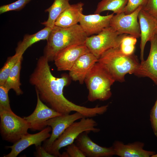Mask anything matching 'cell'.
<instances>
[{
    "mask_svg": "<svg viewBox=\"0 0 157 157\" xmlns=\"http://www.w3.org/2000/svg\"><path fill=\"white\" fill-rule=\"evenodd\" d=\"M144 143L136 141L125 144L122 142L115 141L113 147L115 155L120 157H149L156 154L155 152L144 150Z\"/></svg>",
    "mask_w": 157,
    "mask_h": 157,
    "instance_id": "18",
    "label": "cell"
},
{
    "mask_svg": "<svg viewBox=\"0 0 157 157\" xmlns=\"http://www.w3.org/2000/svg\"><path fill=\"white\" fill-rule=\"evenodd\" d=\"M128 0H102L99 2L94 14H99L106 11H111L114 13L124 12Z\"/></svg>",
    "mask_w": 157,
    "mask_h": 157,
    "instance_id": "23",
    "label": "cell"
},
{
    "mask_svg": "<svg viewBox=\"0 0 157 157\" xmlns=\"http://www.w3.org/2000/svg\"><path fill=\"white\" fill-rule=\"evenodd\" d=\"M88 37L79 24L66 28L55 26L47 40L44 56L49 62L54 61L58 53L65 47L73 45H85Z\"/></svg>",
    "mask_w": 157,
    "mask_h": 157,
    "instance_id": "2",
    "label": "cell"
},
{
    "mask_svg": "<svg viewBox=\"0 0 157 157\" xmlns=\"http://www.w3.org/2000/svg\"><path fill=\"white\" fill-rule=\"evenodd\" d=\"M37 103L33 112L24 118L29 124V129L33 131L42 130L46 127V122L51 118L62 115L46 105L36 93Z\"/></svg>",
    "mask_w": 157,
    "mask_h": 157,
    "instance_id": "10",
    "label": "cell"
},
{
    "mask_svg": "<svg viewBox=\"0 0 157 157\" xmlns=\"http://www.w3.org/2000/svg\"><path fill=\"white\" fill-rule=\"evenodd\" d=\"M84 5L81 2L70 5L58 17L55 26L66 28L78 24L83 14Z\"/></svg>",
    "mask_w": 157,
    "mask_h": 157,
    "instance_id": "19",
    "label": "cell"
},
{
    "mask_svg": "<svg viewBox=\"0 0 157 157\" xmlns=\"http://www.w3.org/2000/svg\"><path fill=\"white\" fill-rule=\"evenodd\" d=\"M151 157H157V154H154Z\"/></svg>",
    "mask_w": 157,
    "mask_h": 157,
    "instance_id": "33",
    "label": "cell"
},
{
    "mask_svg": "<svg viewBox=\"0 0 157 157\" xmlns=\"http://www.w3.org/2000/svg\"><path fill=\"white\" fill-rule=\"evenodd\" d=\"M150 120L155 135L157 137V99L150 111Z\"/></svg>",
    "mask_w": 157,
    "mask_h": 157,
    "instance_id": "30",
    "label": "cell"
},
{
    "mask_svg": "<svg viewBox=\"0 0 157 157\" xmlns=\"http://www.w3.org/2000/svg\"><path fill=\"white\" fill-rule=\"evenodd\" d=\"M115 81L99 62L96 63L89 72L84 81L88 90V101L93 102L109 99L112 96L111 87Z\"/></svg>",
    "mask_w": 157,
    "mask_h": 157,
    "instance_id": "4",
    "label": "cell"
},
{
    "mask_svg": "<svg viewBox=\"0 0 157 157\" xmlns=\"http://www.w3.org/2000/svg\"><path fill=\"white\" fill-rule=\"evenodd\" d=\"M150 49L147 59L141 61L134 74L142 77H147L157 85V37L151 40Z\"/></svg>",
    "mask_w": 157,
    "mask_h": 157,
    "instance_id": "16",
    "label": "cell"
},
{
    "mask_svg": "<svg viewBox=\"0 0 157 157\" xmlns=\"http://www.w3.org/2000/svg\"><path fill=\"white\" fill-rule=\"evenodd\" d=\"M140 31V59L144 60V51L147 42L157 37V18L142 8L138 17Z\"/></svg>",
    "mask_w": 157,
    "mask_h": 157,
    "instance_id": "12",
    "label": "cell"
},
{
    "mask_svg": "<svg viewBox=\"0 0 157 157\" xmlns=\"http://www.w3.org/2000/svg\"><path fill=\"white\" fill-rule=\"evenodd\" d=\"M52 28L45 26L35 33L25 35L22 40L18 43L15 49V53L23 55L26 49L33 44L41 40H47Z\"/></svg>",
    "mask_w": 157,
    "mask_h": 157,
    "instance_id": "20",
    "label": "cell"
},
{
    "mask_svg": "<svg viewBox=\"0 0 157 157\" xmlns=\"http://www.w3.org/2000/svg\"><path fill=\"white\" fill-rule=\"evenodd\" d=\"M98 58L90 51L81 55L76 61L69 71V77L80 84L84 82L85 78L93 65L98 61Z\"/></svg>",
    "mask_w": 157,
    "mask_h": 157,
    "instance_id": "17",
    "label": "cell"
},
{
    "mask_svg": "<svg viewBox=\"0 0 157 157\" xmlns=\"http://www.w3.org/2000/svg\"><path fill=\"white\" fill-rule=\"evenodd\" d=\"M142 9L157 18V0H147Z\"/></svg>",
    "mask_w": 157,
    "mask_h": 157,
    "instance_id": "31",
    "label": "cell"
},
{
    "mask_svg": "<svg viewBox=\"0 0 157 157\" xmlns=\"http://www.w3.org/2000/svg\"><path fill=\"white\" fill-rule=\"evenodd\" d=\"M147 0H128V3L125 8L124 13L127 15L130 14L140 6H144Z\"/></svg>",
    "mask_w": 157,
    "mask_h": 157,
    "instance_id": "29",
    "label": "cell"
},
{
    "mask_svg": "<svg viewBox=\"0 0 157 157\" xmlns=\"http://www.w3.org/2000/svg\"><path fill=\"white\" fill-rule=\"evenodd\" d=\"M51 131V127L48 126L37 133H27L14 142L13 145L6 147L8 148H10L11 151L4 157H16L22 151L31 145L34 144L36 147L41 145L42 142L50 137V132Z\"/></svg>",
    "mask_w": 157,
    "mask_h": 157,
    "instance_id": "13",
    "label": "cell"
},
{
    "mask_svg": "<svg viewBox=\"0 0 157 157\" xmlns=\"http://www.w3.org/2000/svg\"><path fill=\"white\" fill-rule=\"evenodd\" d=\"M137 38L130 35H127L123 39L119 46L120 49L124 54L130 55L134 54Z\"/></svg>",
    "mask_w": 157,
    "mask_h": 157,
    "instance_id": "25",
    "label": "cell"
},
{
    "mask_svg": "<svg viewBox=\"0 0 157 157\" xmlns=\"http://www.w3.org/2000/svg\"><path fill=\"white\" fill-rule=\"evenodd\" d=\"M31 0H18L10 4L0 7V13L2 14L12 11H19L23 9Z\"/></svg>",
    "mask_w": 157,
    "mask_h": 157,
    "instance_id": "26",
    "label": "cell"
},
{
    "mask_svg": "<svg viewBox=\"0 0 157 157\" xmlns=\"http://www.w3.org/2000/svg\"><path fill=\"white\" fill-rule=\"evenodd\" d=\"M48 62L44 56L40 57L30 76V83L35 86L40 100L62 114L75 111L84 116L88 115L90 112L89 108L76 104L63 95V89L69 83V76L64 74L60 78L55 77L51 72Z\"/></svg>",
    "mask_w": 157,
    "mask_h": 157,
    "instance_id": "1",
    "label": "cell"
},
{
    "mask_svg": "<svg viewBox=\"0 0 157 157\" xmlns=\"http://www.w3.org/2000/svg\"><path fill=\"white\" fill-rule=\"evenodd\" d=\"M83 44L68 46L60 51L54 61L58 71H69L81 55L89 51Z\"/></svg>",
    "mask_w": 157,
    "mask_h": 157,
    "instance_id": "11",
    "label": "cell"
},
{
    "mask_svg": "<svg viewBox=\"0 0 157 157\" xmlns=\"http://www.w3.org/2000/svg\"><path fill=\"white\" fill-rule=\"evenodd\" d=\"M96 122L91 117H84L69 126L46 150L55 157H60V149L72 143L82 133L85 131L97 133Z\"/></svg>",
    "mask_w": 157,
    "mask_h": 157,
    "instance_id": "5",
    "label": "cell"
},
{
    "mask_svg": "<svg viewBox=\"0 0 157 157\" xmlns=\"http://www.w3.org/2000/svg\"><path fill=\"white\" fill-rule=\"evenodd\" d=\"M114 13L105 16L99 14L81 15L79 24L88 36L98 34L110 26Z\"/></svg>",
    "mask_w": 157,
    "mask_h": 157,
    "instance_id": "15",
    "label": "cell"
},
{
    "mask_svg": "<svg viewBox=\"0 0 157 157\" xmlns=\"http://www.w3.org/2000/svg\"><path fill=\"white\" fill-rule=\"evenodd\" d=\"M88 132L85 131L82 133L76 139V144L86 157H109L115 155L112 146L106 147L99 145L89 137Z\"/></svg>",
    "mask_w": 157,
    "mask_h": 157,
    "instance_id": "14",
    "label": "cell"
},
{
    "mask_svg": "<svg viewBox=\"0 0 157 157\" xmlns=\"http://www.w3.org/2000/svg\"><path fill=\"white\" fill-rule=\"evenodd\" d=\"M84 117L78 112L70 114L61 115L48 120L46 126L51 128L52 132L50 137L46 140L43 147L46 150L72 124Z\"/></svg>",
    "mask_w": 157,
    "mask_h": 157,
    "instance_id": "9",
    "label": "cell"
},
{
    "mask_svg": "<svg viewBox=\"0 0 157 157\" xmlns=\"http://www.w3.org/2000/svg\"><path fill=\"white\" fill-rule=\"evenodd\" d=\"M142 8L140 6L132 13L126 15L124 12L113 15L110 26L119 34H126L138 38L140 36V24L138 21L139 13Z\"/></svg>",
    "mask_w": 157,
    "mask_h": 157,
    "instance_id": "8",
    "label": "cell"
},
{
    "mask_svg": "<svg viewBox=\"0 0 157 157\" xmlns=\"http://www.w3.org/2000/svg\"><path fill=\"white\" fill-rule=\"evenodd\" d=\"M0 129L3 139L14 143L28 133V124L12 110L0 111Z\"/></svg>",
    "mask_w": 157,
    "mask_h": 157,
    "instance_id": "7",
    "label": "cell"
},
{
    "mask_svg": "<svg viewBox=\"0 0 157 157\" xmlns=\"http://www.w3.org/2000/svg\"><path fill=\"white\" fill-rule=\"evenodd\" d=\"M71 0H54L52 5L45 10L49 13L47 19L41 23L45 26L53 28L59 16L70 5Z\"/></svg>",
    "mask_w": 157,
    "mask_h": 157,
    "instance_id": "21",
    "label": "cell"
},
{
    "mask_svg": "<svg viewBox=\"0 0 157 157\" xmlns=\"http://www.w3.org/2000/svg\"><path fill=\"white\" fill-rule=\"evenodd\" d=\"M127 35L119 34L110 26L97 35L88 36L85 45L98 59L107 50L119 47L123 38Z\"/></svg>",
    "mask_w": 157,
    "mask_h": 157,
    "instance_id": "6",
    "label": "cell"
},
{
    "mask_svg": "<svg viewBox=\"0 0 157 157\" xmlns=\"http://www.w3.org/2000/svg\"><path fill=\"white\" fill-rule=\"evenodd\" d=\"M8 91L3 85H0V111L12 110L10 104Z\"/></svg>",
    "mask_w": 157,
    "mask_h": 157,
    "instance_id": "27",
    "label": "cell"
},
{
    "mask_svg": "<svg viewBox=\"0 0 157 157\" xmlns=\"http://www.w3.org/2000/svg\"><path fill=\"white\" fill-rule=\"evenodd\" d=\"M99 62L111 75L115 81H125V75L134 74L140 63L134 54L127 55L121 51L119 46L110 49L98 58Z\"/></svg>",
    "mask_w": 157,
    "mask_h": 157,
    "instance_id": "3",
    "label": "cell"
},
{
    "mask_svg": "<svg viewBox=\"0 0 157 157\" xmlns=\"http://www.w3.org/2000/svg\"><path fill=\"white\" fill-rule=\"evenodd\" d=\"M62 157H85L78 147L73 143L67 146L66 151L61 154Z\"/></svg>",
    "mask_w": 157,
    "mask_h": 157,
    "instance_id": "28",
    "label": "cell"
},
{
    "mask_svg": "<svg viewBox=\"0 0 157 157\" xmlns=\"http://www.w3.org/2000/svg\"><path fill=\"white\" fill-rule=\"evenodd\" d=\"M23 55L15 53L8 57L0 71V85H4L12 69Z\"/></svg>",
    "mask_w": 157,
    "mask_h": 157,
    "instance_id": "24",
    "label": "cell"
},
{
    "mask_svg": "<svg viewBox=\"0 0 157 157\" xmlns=\"http://www.w3.org/2000/svg\"><path fill=\"white\" fill-rule=\"evenodd\" d=\"M36 156L38 157H55V156L47 152L44 148L41 145L36 147Z\"/></svg>",
    "mask_w": 157,
    "mask_h": 157,
    "instance_id": "32",
    "label": "cell"
},
{
    "mask_svg": "<svg viewBox=\"0 0 157 157\" xmlns=\"http://www.w3.org/2000/svg\"><path fill=\"white\" fill-rule=\"evenodd\" d=\"M22 59V57L19 60L12 69L3 85L8 91L11 89H13L17 95L22 94L23 93L20 88L21 84L20 80Z\"/></svg>",
    "mask_w": 157,
    "mask_h": 157,
    "instance_id": "22",
    "label": "cell"
}]
</instances>
